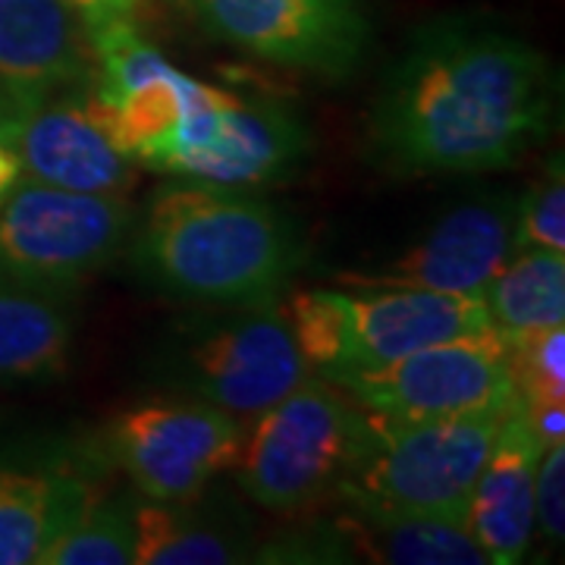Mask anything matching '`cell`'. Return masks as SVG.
<instances>
[{
  "label": "cell",
  "mask_w": 565,
  "mask_h": 565,
  "mask_svg": "<svg viewBox=\"0 0 565 565\" xmlns=\"http://www.w3.org/2000/svg\"><path fill=\"white\" fill-rule=\"evenodd\" d=\"M286 311L311 371L327 381L374 371L424 345L493 327L478 296L399 286L302 289L286 302Z\"/></svg>",
  "instance_id": "4"
},
{
  "label": "cell",
  "mask_w": 565,
  "mask_h": 565,
  "mask_svg": "<svg viewBox=\"0 0 565 565\" xmlns=\"http://www.w3.org/2000/svg\"><path fill=\"white\" fill-rule=\"evenodd\" d=\"M337 527L355 563L490 565L471 531L456 519H374L345 509Z\"/></svg>",
  "instance_id": "19"
},
{
  "label": "cell",
  "mask_w": 565,
  "mask_h": 565,
  "mask_svg": "<svg viewBox=\"0 0 565 565\" xmlns=\"http://www.w3.org/2000/svg\"><path fill=\"white\" fill-rule=\"evenodd\" d=\"M76 308L70 292L0 280V384H44L70 367Z\"/></svg>",
  "instance_id": "16"
},
{
  "label": "cell",
  "mask_w": 565,
  "mask_h": 565,
  "mask_svg": "<svg viewBox=\"0 0 565 565\" xmlns=\"http://www.w3.org/2000/svg\"><path fill=\"white\" fill-rule=\"evenodd\" d=\"M490 323L512 337L565 323V252H512L481 292Z\"/></svg>",
  "instance_id": "20"
},
{
  "label": "cell",
  "mask_w": 565,
  "mask_h": 565,
  "mask_svg": "<svg viewBox=\"0 0 565 565\" xmlns=\"http://www.w3.org/2000/svg\"><path fill=\"white\" fill-rule=\"evenodd\" d=\"M189 7L214 39L323 79L352 76L374 39L367 0H189Z\"/></svg>",
  "instance_id": "11"
},
{
  "label": "cell",
  "mask_w": 565,
  "mask_h": 565,
  "mask_svg": "<svg viewBox=\"0 0 565 565\" xmlns=\"http://www.w3.org/2000/svg\"><path fill=\"white\" fill-rule=\"evenodd\" d=\"M95 54L82 17L66 0H0V85L47 92L92 85Z\"/></svg>",
  "instance_id": "15"
},
{
  "label": "cell",
  "mask_w": 565,
  "mask_h": 565,
  "mask_svg": "<svg viewBox=\"0 0 565 565\" xmlns=\"http://www.w3.org/2000/svg\"><path fill=\"white\" fill-rule=\"evenodd\" d=\"M544 444L522 399L509 405L471 490L465 527L490 565L522 563L534 537V478Z\"/></svg>",
  "instance_id": "14"
},
{
  "label": "cell",
  "mask_w": 565,
  "mask_h": 565,
  "mask_svg": "<svg viewBox=\"0 0 565 565\" xmlns=\"http://www.w3.org/2000/svg\"><path fill=\"white\" fill-rule=\"evenodd\" d=\"M132 509L126 500L92 493L41 553L39 565H136Z\"/></svg>",
  "instance_id": "21"
},
{
  "label": "cell",
  "mask_w": 565,
  "mask_h": 565,
  "mask_svg": "<svg viewBox=\"0 0 565 565\" xmlns=\"http://www.w3.org/2000/svg\"><path fill=\"white\" fill-rule=\"evenodd\" d=\"M505 337V333H503ZM509 371L527 408L565 405V330L546 327L505 337Z\"/></svg>",
  "instance_id": "22"
},
{
  "label": "cell",
  "mask_w": 565,
  "mask_h": 565,
  "mask_svg": "<svg viewBox=\"0 0 565 565\" xmlns=\"http://www.w3.org/2000/svg\"><path fill=\"white\" fill-rule=\"evenodd\" d=\"M66 3L79 13L85 29L92 32V29L107 25V22L136 20L148 0H66Z\"/></svg>",
  "instance_id": "25"
},
{
  "label": "cell",
  "mask_w": 565,
  "mask_h": 565,
  "mask_svg": "<svg viewBox=\"0 0 565 565\" xmlns=\"http://www.w3.org/2000/svg\"><path fill=\"white\" fill-rule=\"evenodd\" d=\"M509 405L430 422H386L371 412L367 440L333 500L374 519L465 522Z\"/></svg>",
  "instance_id": "3"
},
{
  "label": "cell",
  "mask_w": 565,
  "mask_h": 565,
  "mask_svg": "<svg viewBox=\"0 0 565 565\" xmlns=\"http://www.w3.org/2000/svg\"><path fill=\"white\" fill-rule=\"evenodd\" d=\"M534 527L546 541L563 544L565 537V444H550L541 452L534 478Z\"/></svg>",
  "instance_id": "24"
},
{
  "label": "cell",
  "mask_w": 565,
  "mask_h": 565,
  "mask_svg": "<svg viewBox=\"0 0 565 565\" xmlns=\"http://www.w3.org/2000/svg\"><path fill=\"white\" fill-rule=\"evenodd\" d=\"M192 500L161 503L145 500L132 509L136 519V565H233L248 563L255 546L243 527L204 512Z\"/></svg>",
  "instance_id": "18"
},
{
  "label": "cell",
  "mask_w": 565,
  "mask_h": 565,
  "mask_svg": "<svg viewBox=\"0 0 565 565\" xmlns=\"http://www.w3.org/2000/svg\"><path fill=\"white\" fill-rule=\"evenodd\" d=\"M22 180V161L17 151V141L10 132V110H7V95L0 88V202L17 189Z\"/></svg>",
  "instance_id": "26"
},
{
  "label": "cell",
  "mask_w": 565,
  "mask_h": 565,
  "mask_svg": "<svg viewBox=\"0 0 565 565\" xmlns=\"http://www.w3.org/2000/svg\"><path fill=\"white\" fill-rule=\"evenodd\" d=\"M556 88L531 41L462 17L424 22L374 95L364 148L396 177L505 170L546 139Z\"/></svg>",
  "instance_id": "1"
},
{
  "label": "cell",
  "mask_w": 565,
  "mask_h": 565,
  "mask_svg": "<svg viewBox=\"0 0 565 565\" xmlns=\"http://www.w3.org/2000/svg\"><path fill=\"white\" fill-rule=\"evenodd\" d=\"M92 487L70 471L0 465V565H39Z\"/></svg>",
  "instance_id": "17"
},
{
  "label": "cell",
  "mask_w": 565,
  "mask_h": 565,
  "mask_svg": "<svg viewBox=\"0 0 565 565\" xmlns=\"http://www.w3.org/2000/svg\"><path fill=\"white\" fill-rule=\"evenodd\" d=\"M333 384L386 422L456 418L509 405L519 396L505 337L497 327L424 345L384 367L343 374Z\"/></svg>",
  "instance_id": "10"
},
{
  "label": "cell",
  "mask_w": 565,
  "mask_h": 565,
  "mask_svg": "<svg viewBox=\"0 0 565 565\" xmlns=\"http://www.w3.org/2000/svg\"><path fill=\"white\" fill-rule=\"evenodd\" d=\"M550 248L565 252V173L563 154L546 163L544 177L527 189L515 204L512 252Z\"/></svg>",
  "instance_id": "23"
},
{
  "label": "cell",
  "mask_w": 565,
  "mask_h": 565,
  "mask_svg": "<svg viewBox=\"0 0 565 565\" xmlns=\"http://www.w3.org/2000/svg\"><path fill=\"white\" fill-rule=\"evenodd\" d=\"M371 422L374 415L343 386L311 374L280 403L255 415L233 462L236 484L267 512L302 515L337 497Z\"/></svg>",
  "instance_id": "5"
},
{
  "label": "cell",
  "mask_w": 565,
  "mask_h": 565,
  "mask_svg": "<svg viewBox=\"0 0 565 565\" xmlns=\"http://www.w3.org/2000/svg\"><path fill=\"white\" fill-rule=\"evenodd\" d=\"M163 359L177 390L236 418H255L315 374L280 299L182 323Z\"/></svg>",
  "instance_id": "6"
},
{
  "label": "cell",
  "mask_w": 565,
  "mask_h": 565,
  "mask_svg": "<svg viewBox=\"0 0 565 565\" xmlns=\"http://www.w3.org/2000/svg\"><path fill=\"white\" fill-rule=\"evenodd\" d=\"M3 95L25 180L126 199L136 185V163L107 136L92 85L47 92L3 88Z\"/></svg>",
  "instance_id": "12"
},
{
  "label": "cell",
  "mask_w": 565,
  "mask_h": 565,
  "mask_svg": "<svg viewBox=\"0 0 565 565\" xmlns=\"http://www.w3.org/2000/svg\"><path fill=\"white\" fill-rule=\"evenodd\" d=\"M243 418L202 399L141 403L104 427L102 449L145 500H192L233 468L243 449Z\"/></svg>",
  "instance_id": "9"
},
{
  "label": "cell",
  "mask_w": 565,
  "mask_h": 565,
  "mask_svg": "<svg viewBox=\"0 0 565 565\" xmlns=\"http://www.w3.org/2000/svg\"><path fill=\"white\" fill-rule=\"evenodd\" d=\"M512 192H484L449 207L403 255L371 270H349L343 286H399L446 296H478L512 255L515 226Z\"/></svg>",
  "instance_id": "13"
},
{
  "label": "cell",
  "mask_w": 565,
  "mask_h": 565,
  "mask_svg": "<svg viewBox=\"0 0 565 565\" xmlns=\"http://www.w3.org/2000/svg\"><path fill=\"white\" fill-rule=\"evenodd\" d=\"M132 262L185 302L230 308L280 299L305 262L299 223L252 189L163 182L145 211Z\"/></svg>",
  "instance_id": "2"
},
{
  "label": "cell",
  "mask_w": 565,
  "mask_h": 565,
  "mask_svg": "<svg viewBox=\"0 0 565 565\" xmlns=\"http://www.w3.org/2000/svg\"><path fill=\"white\" fill-rule=\"evenodd\" d=\"M136 226L122 195L70 192L25 180L0 202V280L76 296L120 258Z\"/></svg>",
  "instance_id": "7"
},
{
  "label": "cell",
  "mask_w": 565,
  "mask_h": 565,
  "mask_svg": "<svg viewBox=\"0 0 565 565\" xmlns=\"http://www.w3.org/2000/svg\"><path fill=\"white\" fill-rule=\"evenodd\" d=\"M308 154L311 132L292 107L204 82L158 173L255 189L296 173Z\"/></svg>",
  "instance_id": "8"
}]
</instances>
